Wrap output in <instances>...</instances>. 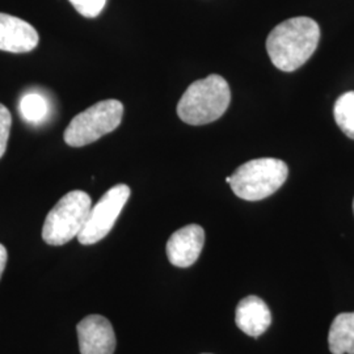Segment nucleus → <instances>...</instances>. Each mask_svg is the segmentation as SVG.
<instances>
[{
	"label": "nucleus",
	"instance_id": "obj_17",
	"mask_svg": "<svg viewBox=\"0 0 354 354\" xmlns=\"http://www.w3.org/2000/svg\"><path fill=\"white\" fill-rule=\"evenodd\" d=\"M226 183H228V184L231 183V176L226 177Z\"/></svg>",
	"mask_w": 354,
	"mask_h": 354
},
{
	"label": "nucleus",
	"instance_id": "obj_3",
	"mask_svg": "<svg viewBox=\"0 0 354 354\" xmlns=\"http://www.w3.org/2000/svg\"><path fill=\"white\" fill-rule=\"evenodd\" d=\"M288 175V165L279 159H253L232 174L230 185L241 200L260 201L274 194L285 184Z\"/></svg>",
	"mask_w": 354,
	"mask_h": 354
},
{
	"label": "nucleus",
	"instance_id": "obj_11",
	"mask_svg": "<svg viewBox=\"0 0 354 354\" xmlns=\"http://www.w3.org/2000/svg\"><path fill=\"white\" fill-rule=\"evenodd\" d=\"M328 345L332 354H354V313H342L333 319Z\"/></svg>",
	"mask_w": 354,
	"mask_h": 354
},
{
	"label": "nucleus",
	"instance_id": "obj_13",
	"mask_svg": "<svg viewBox=\"0 0 354 354\" xmlns=\"http://www.w3.org/2000/svg\"><path fill=\"white\" fill-rule=\"evenodd\" d=\"M19 109L26 122L38 124L45 120L49 106L42 95L36 92H29L20 100Z\"/></svg>",
	"mask_w": 354,
	"mask_h": 354
},
{
	"label": "nucleus",
	"instance_id": "obj_6",
	"mask_svg": "<svg viewBox=\"0 0 354 354\" xmlns=\"http://www.w3.org/2000/svg\"><path fill=\"white\" fill-rule=\"evenodd\" d=\"M129 197L130 188L125 184H118L108 190L99 203L91 207L88 218L77 235L79 243L83 245H91L102 241L113 228Z\"/></svg>",
	"mask_w": 354,
	"mask_h": 354
},
{
	"label": "nucleus",
	"instance_id": "obj_12",
	"mask_svg": "<svg viewBox=\"0 0 354 354\" xmlns=\"http://www.w3.org/2000/svg\"><path fill=\"white\" fill-rule=\"evenodd\" d=\"M335 120L342 133L354 140V91L342 95L335 104Z\"/></svg>",
	"mask_w": 354,
	"mask_h": 354
},
{
	"label": "nucleus",
	"instance_id": "obj_9",
	"mask_svg": "<svg viewBox=\"0 0 354 354\" xmlns=\"http://www.w3.org/2000/svg\"><path fill=\"white\" fill-rule=\"evenodd\" d=\"M38 32L24 20L0 13V50L29 53L38 45Z\"/></svg>",
	"mask_w": 354,
	"mask_h": 354
},
{
	"label": "nucleus",
	"instance_id": "obj_7",
	"mask_svg": "<svg viewBox=\"0 0 354 354\" xmlns=\"http://www.w3.org/2000/svg\"><path fill=\"white\" fill-rule=\"evenodd\" d=\"M79 349L82 354H113L115 335L111 322L102 315H88L77 326Z\"/></svg>",
	"mask_w": 354,
	"mask_h": 354
},
{
	"label": "nucleus",
	"instance_id": "obj_14",
	"mask_svg": "<svg viewBox=\"0 0 354 354\" xmlns=\"http://www.w3.org/2000/svg\"><path fill=\"white\" fill-rule=\"evenodd\" d=\"M77 12L84 17L93 19L102 13L106 0H68Z\"/></svg>",
	"mask_w": 354,
	"mask_h": 354
},
{
	"label": "nucleus",
	"instance_id": "obj_16",
	"mask_svg": "<svg viewBox=\"0 0 354 354\" xmlns=\"http://www.w3.org/2000/svg\"><path fill=\"white\" fill-rule=\"evenodd\" d=\"M7 259H8L7 250L3 244H0V279H1V274H3L6 266H7Z\"/></svg>",
	"mask_w": 354,
	"mask_h": 354
},
{
	"label": "nucleus",
	"instance_id": "obj_2",
	"mask_svg": "<svg viewBox=\"0 0 354 354\" xmlns=\"http://www.w3.org/2000/svg\"><path fill=\"white\" fill-rule=\"evenodd\" d=\"M231 102V91L225 77L209 75L192 83L177 104V114L189 125H206L221 118Z\"/></svg>",
	"mask_w": 354,
	"mask_h": 354
},
{
	"label": "nucleus",
	"instance_id": "obj_1",
	"mask_svg": "<svg viewBox=\"0 0 354 354\" xmlns=\"http://www.w3.org/2000/svg\"><path fill=\"white\" fill-rule=\"evenodd\" d=\"M320 39L317 21L292 17L276 26L266 39V51L272 64L281 71L291 73L304 66L315 53Z\"/></svg>",
	"mask_w": 354,
	"mask_h": 354
},
{
	"label": "nucleus",
	"instance_id": "obj_10",
	"mask_svg": "<svg viewBox=\"0 0 354 354\" xmlns=\"http://www.w3.org/2000/svg\"><path fill=\"white\" fill-rule=\"evenodd\" d=\"M238 328L245 335L257 339L272 324V314L268 304L256 295H250L241 299L235 314Z\"/></svg>",
	"mask_w": 354,
	"mask_h": 354
},
{
	"label": "nucleus",
	"instance_id": "obj_4",
	"mask_svg": "<svg viewBox=\"0 0 354 354\" xmlns=\"http://www.w3.org/2000/svg\"><path fill=\"white\" fill-rule=\"evenodd\" d=\"M92 207V200L83 190H73L58 201L45 219L42 239L49 245H64L77 238Z\"/></svg>",
	"mask_w": 354,
	"mask_h": 354
},
{
	"label": "nucleus",
	"instance_id": "obj_18",
	"mask_svg": "<svg viewBox=\"0 0 354 354\" xmlns=\"http://www.w3.org/2000/svg\"><path fill=\"white\" fill-rule=\"evenodd\" d=\"M353 212H354V201H353Z\"/></svg>",
	"mask_w": 354,
	"mask_h": 354
},
{
	"label": "nucleus",
	"instance_id": "obj_15",
	"mask_svg": "<svg viewBox=\"0 0 354 354\" xmlns=\"http://www.w3.org/2000/svg\"><path fill=\"white\" fill-rule=\"evenodd\" d=\"M11 125H12V115L3 104H0V159L7 150Z\"/></svg>",
	"mask_w": 354,
	"mask_h": 354
},
{
	"label": "nucleus",
	"instance_id": "obj_8",
	"mask_svg": "<svg viewBox=\"0 0 354 354\" xmlns=\"http://www.w3.org/2000/svg\"><path fill=\"white\" fill-rule=\"evenodd\" d=\"M205 231L198 225H188L177 230L167 241V256L172 266L189 268L203 252Z\"/></svg>",
	"mask_w": 354,
	"mask_h": 354
},
{
	"label": "nucleus",
	"instance_id": "obj_5",
	"mask_svg": "<svg viewBox=\"0 0 354 354\" xmlns=\"http://www.w3.org/2000/svg\"><path fill=\"white\" fill-rule=\"evenodd\" d=\"M124 105L118 100H102L75 115L64 130V142L71 147L91 145L120 127Z\"/></svg>",
	"mask_w": 354,
	"mask_h": 354
}]
</instances>
